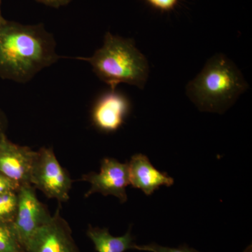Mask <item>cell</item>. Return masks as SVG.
<instances>
[{
  "mask_svg": "<svg viewBox=\"0 0 252 252\" xmlns=\"http://www.w3.org/2000/svg\"><path fill=\"white\" fill-rule=\"evenodd\" d=\"M81 180L91 185V189L85 194V198L99 193L104 196L117 197L121 203H126L127 200L126 188L130 185L128 162L122 163L117 159L105 158L101 162L100 171L98 173L91 172L83 175Z\"/></svg>",
  "mask_w": 252,
  "mask_h": 252,
  "instance_id": "cell-6",
  "label": "cell"
},
{
  "mask_svg": "<svg viewBox=\"0 0 252 252\" xmlns=\"http://www.w3.org/2000/svg\"><path fill=\"white\" fill-rule=\"evenodd\" d=\"M31 185L48 198L56 199L60 204L69 200L72 180L67 170L61 166L53 148L42 147L36 152Z\"/></svg>",
  "mask_w": 252,
  "mask_h": 252,
  "instance_id": "cell-4",
  "label": "cell"
},
{
  "mask_svg": "<svg viewBox=\"0 0 252 252\" xmlns=\"http://www.w3.org/2000/svg\"><path fill=\"white\" fill-rule=\"evenodd\" d=\"M86 235L94 243L97 252H125L134 250L135 244L130 228L123 236L114 237L107 228H101L89 225Z\"/></svg>",
  "mask_w": 252,
  "mask_h": 252,
  "instance_id": "cell-11",
  "label": "cell"
},
{
  "mask_svg": "<svg viewBox=\"0 0 252 252\" xmlns=\"http://www.w3.org/2000/svg\"><path fill=\"white\" fill-rule=\"evenodd\" d=\"M1 2H2V0H0V26L2 25L3 23L6 21V20L3 17L2 14H1Z\"/></svg>",
  "mask_w": 252,
  "mask_h": 252,
  "instance_id": "cell-19",
  "label": "cell"
},
{
  "mask_svg": "<svg viewBox=\"0 0 252 252\" xmlns=\"http://www.w3.org/2000/svg\"><path fill=\"white\" fill-rule=\"evenodd\" d=\"M60 207L51 220L32 237L25 252H80L70 225L61 217Z\"/></svg>",
  "mask_w": 252,
  "mask_h": 252,
  "instance_id": "cell-7",
  "label": "cell"
},
{
  "mask_svg": "<svg viewBox=\"0 0 252 252\" xmlns=\"http://www.w3.org/2000/svg\"><path fill=\"white\" fill-rule=\"evenodd\" d=\"M245 252H252V246L248 247V248L245 250Z\"/></svg>",
  "mask_w": 252,
  "mask_h": 252,
  "instance_id": "cell-20",
  "label": "cell"
},
{
  "mask_svg": "<svg viewBox=\"0 0 252 252\" xmlns=\"http://www.w3.org/2000/svg\"><path fill=\"white\" fill-rule=\"evenodd\" d=\"M18 207L17 192L10 191L0 194V222L12 223Z\"/></svg>",
  "mask_w": 252,
  "mask_h": 252,
  "instance_id": "cell-13",
  "label": "cell"
},
{
  "mask_svg": "<svg viewBox=\"0 0 252 252\" xmlns=\"http://www.w3.org/2000/svg\"><path fill=\"white\" fill-rule=\"evenodd\" d=\"M89 63L101 81L116 91L120 84L143 90L149 74L148 61L132 39L106 33L103 45L91 57L77 58Z\"/></svg>",
  "mask_w": 252,
  "mask_h": 252,
  "instance_id": "cell-3",
  "label": "cell"
},
{
  "mask_svg": "<svg viewBox=\"0 0 252 252\" xmlns=\"http://www.w3.org/2000/svg\"><path fill=\"white\" fill-rule=\"evenodd\" d=\"M19 188L20 185L18 183L0 172V194L10 191L17 192Z\"/></svg>",
  "mask_w": 252,
  "mask_h": 252,
  "instance_id": "cell-16",
  "label": "cell"
},
{
  "mask_svg": "<svg viewBox=\"0 0 252 252\" xmlns=\"http://www.w3.org/2000/svg\"><path fill=\"white\" fill-rule=\"evenodd\" d=\"M54 36L42 24L6 20L0 26V78L26 84L61 57Z\"/></svg>",
  "mask_w": 252,
  "mask_h": 252,
  "instance_id": "cell-1",
  "label": "cell"
},
{
  "mask_svg": "<svg viewBox=\"0 0 252 252\" xmlns=\"http://www.w3.org/2000/svg\"><path fill=\"white\" fill-rule=\"evenodd\" d=\"M36 152L30 147L11 142L4 135L0 139V172L20 187L31 185L32 169Z\"/></svg>",
  "mask_w": 252,
  "mask_h": 252,
  "instance_id": "cell-9",
  "label": "cell"
},
{
  "mask_svg": "<svg viewBox=\"0 0 252 252\" xmlns=\"http://www.w3.org/2000/svg\"><path fill=\"white\" fill-rule=\"evenodd\" d=\"M154 9L160 11H171L178 4L179 0H145Z\"/></svg>",
  "mask_w": 252,
  "mask_h": 252,
  "instance_id": "cell-15",
  "label": "cell"
},
{
  "mask_svg": "<svg viewBox=\"0 0 252 252\" xmlns=\"http://www.w3.org/2000/svg\"><path fill=\"white\" fill-rule=\"evenodd\" d=\"M249 85L240 69L223 54L215 55L187 86L189 98L201 111L222 113L231 107Z\"/></svg>",
  "mask_w": 252,
  "mask_h": 252,
  "instance_id": "cell-2",
  "label": "cell"
},
{
  "mask_svg": "<svg viewBox=\"0 0 252 252\" xmlns=\"http://www.w3.org/2000/svg\"><path fill=\"white\" fill-rule=\"evenodd\" d=\"M36 1L41 3V4H45L46 6L57 9V8L69 4L72 0H36Z\"/></svg>",
  "mask_w": 252,
  "mask_h": 252,
  "instance_id": "cell-17",
  "label": "cell"
},
{
  "mask_svg": "<svg viewBox=\"0 0 252 252\" xmlns=\"http://www.w3.org/2000/svg\"><path fill=\"white\" fill-rule=\"evenodd\" d=\"M130 112L125 94L111 91L99 95L91 110V121L97 130L109 133L119 130Z\"/></svg>",
  "mask_w": 252,
  "mask_h": 252,
  "instance_id": "cell-8",
  "label": "cell"
},
{
  "mask_svg": "<svg viewBox=\"0 0 252 252\" xmlns=\"http://www.w3.org/2000/svg\"><path fill=\"white\" fill-rule=\"evenodd\" d=\"M130 185L141 189L147 195H151L162 186L171 187L174 180L165 172L157 170L142 154L132 156L128 162Z\"/></svg>",
  "mask_w": 252,
  "mask_h": 252,
  "instance_id": "cell-10",
  "label": "cell"
},
{
  "mask_svg": "<svg viewBox=\"0 0 252 252\" xmlns=\"http://www.w3.org/2000/svg\"><path fill=\"white\" fill-rule=\"evenodd\" d=\"M0 252H25L15 233L12 223L0 222Z\"/></svg>",
  "mask_w": 252,
  "mask_h": 252,
  "instance_id": "cell-12",
  "label": "cell"
},
{
  "mask_svg": "<svg viewBox=\"0 0 252 252\" xmlns=\"http://www.w3.org/2000/svg\"><path fill=\"white\" fill-rule=\"evenodd\" d=\"M8 125H9V122H8L7 117H6L5 113L3 112L2 109L0 108V139L3 136L6 135Z\"/></svg>",
  "mask_w": 252,
  "mask_h": 252,
  "instance_id": "cell-18",
  "label": "cell"
},
{
  "mask_svg": "<svg viewBox=\"0 0 252 252\" xmlns=\"http://www.w3.org/2000/svg\"><path fill=\"white\" fill-rule=\"evenodd\" d=\"M134 250L149 252H200L193 248L187 246H181L180 248H172L161 246L156 243H151L146 245H135Z\"/></svg>",
  "mask_w": 252,
  "mask_h": 252,
  "instance_id": "cell-14",
  "label": "cell"
},
{
  "mask_svg": "<svg viewBox=\"0 0 252 252\" xmlns=\"http://www.w3.org/2000/svg\"><path fill=\"white\" fill-rule=\"evenodd\" d=\"M18 207L13 228L23 248H26L32 237L52 218L47 207L38 199L32 185L20 187L17 191Z\"/></svg>",
  "mask_w": 252,
  "mask_h": 252,
  "instance_id": "cell-5",
  "label": "cell"
}]
</instances>
